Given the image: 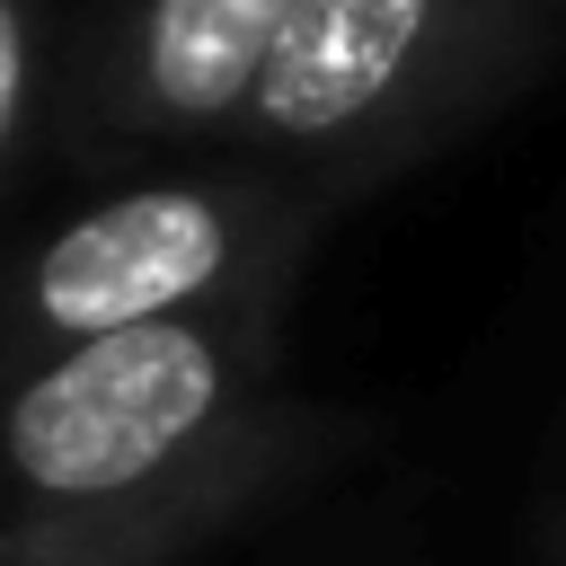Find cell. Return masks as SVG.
I'll list each match as a JSON object with an SVG mask.
<instances>
[{"instance_id":"4","label":"cell","mask_w":566,"mask_h":566,"mask_svg":"<svg viewBox=\"0 0 566 566\" xmlns=\"http://www.w3.org/2000/svg\"><path fill=\"white\" fill-rule=\"evenodd\" d=\"M292 27V0H150L142 9V97L168 124H221L256 106V80Z\"/></svg>"},{"instance_id":"5","label":"cell","mask_w":566,"mask_h":566,"mask_svg":"<svg viewBox=\"0 0 566 566\" xmlns=\"http://www.w3.org/2000/svg\"><path fill=\"white\" fill-rule=\"evenodd\" d=\"M133 522H80V531H9L0 539V566H115L133 539H115Z\"/></svg>"},{"instance_id":"2","label":"cell","mask_w":566,"mask_h":566,"mask_svg":"<svg viewBox=\"0 0 566 566\" xmlns=\"http://www.w3.org/2000/svg\"><path fill=\"white\" fill-rule=\"evenodd\" d=\"M230 265V212L195 186H142L97 212H80L44 256H35V318L80 345L115 327L177 318L203 301Z\"/></svg>"},{"instance_id":"6","label":"cell","mask_w":566,"mask_h":566,"mask_svg":"<svg viewBox=\"0 0 566 566\" xmlns=\"http://www.w3.org/2000/svg\"><path fill=\"white\" fill-rule=\"evenodd\" d=\"M18 106H27V9L0 0V150L18 133Z\"/></svg>"},{"instance_id":"3","label":"cell","mask_w":566,"mask_h":566,"mask_svg":"<svg viewBox=\"0 0 566 566\" xmlns=\"http://www.w3.org/2000/svg\"><path fill=\"white\" fill-rule=\"evenodd\" d=\"M424 35H433V0H292V27L248 115L283 142H327L407 80Z\"/></svg>"},{"instance_id":"1","label":"cell","mask_w":566,"mask_h":566,"mask_svg":"<svg viewBox=\"0 0 566 566\" xmlns=\"http://www.w3.org/2000/svg\"><path fill=\"white\" fill-rule=\"evenodd\" d=\"M230 398V354L195 318H150L62 345L0 416V460L27 495L115 504L159 478Z\"/></svg>"}]
</instances>
